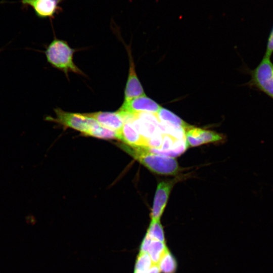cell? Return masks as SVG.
I'll return each mask as SVG.
<instances>
[{
  "instance_id": "2",
  "label": "cell",
  "mask_w": 273,
  "mask_h": 273,
  "mask_svg": "<svg viewBox=\"0 0 273 273\" xmlns=\"http://www.w3.org/2000/svg\"><path fill=\"white\" fill-rule=\"evenodd\" d=\"M74 52L66 41L55 38L47 48L45 54L48 63L63 71L67 77L69 72L84 75L74 63Z\"/></svg>"
},
{
  "instance_id": "11",
  "label": "cell",
  "mask_w": 273,
  "mask_h": 273,
  "mask_svg": "<svg viewBox=\"0 0 273 273\" xmlns=\"http://www.w3.org/2000/svg\"><path fill=\"white\" fill-rule=\"evenodd\" d=\"M119 140L131 147H146V139L138 133L129 121L124 122L122 128L119 131Z\"/></svg>"
},
{
  "instance_id": "21",
  "label": "cell",
  "mask_w": 273,
  "mask_h": 273,
  "mask_svg": "<svg viewBox=\"0 0 273 273\" xmlns=\"http://www.w3.org/2000/svg\"><path fill=\"white\" fill-rule=\"evenodd\" d=\"M134 273H136V272H134Z\"/></svg>"
},
{
  "instance_id": "13",
  "label": "cell",
  "mask_w": 273,
  "mask_h": 273,
  "mask_svg": "<svg viewBox=\"0 0 273 273\" xmlns=\"http://www.w3.org/2000/svg\"><path fill=\"white\" fill-rule=\"evenodd\" d=\"M161 273H175L177 263L168 249L166 250L157 264Z\"/></svg>"
},
{
  "instance_id": "4",
  "label": "cell",
  "mask_w": 273,
  "mask_h": 273,
  "mask_svg": "<svg viewBox=\"0 0 273 273\" xmlns=\"http://www.w3.org/2000/svg\"><path fill=\"white\" fill-rule=\"evenodd\" d=\"M55 117L47 116L45 120L54 122L78 130L85 135L93 127L98 123L94 119L87 117L84 113H74L64 111L60 108L54 109Z\"/></svg>"
},
{
  "instance_id": "3",
  "label": "cell",
  "mask_w": 273,
  "mask_h": 273,
  "mask_svg": "<svg viewBox=\"0 0 273 273\" xmlns=\"http://www.w3.org/2000/svg\"><path fill=\"white\" fill-rule=\"evenodd\" d=\"M250 75L247 84L273 100V63L270 59L264 56L257 67L250 71Z\"/></svg>"
},
{
  "instance_id": "8",
  "label": "cell",
  "mask_w": 273,
  "mask_h": 273,
  "mask_svg": "<svg viewBox=\"0 0 273 273\" xmlns=\"http://www.w3.org/2000/svg\"><path fill=\"white\" fill-rule=\"evenodd\" d=\"M173 185V181L168 180L162 181L157 185L150 213L151 220H160Z\"/></svg>"
},
{
  "instance_id": "19",
  "label": "cell",
  "mask_w": 273,
  "mask_h": 273,
  "mask_svg": "<svg viewBox=\"0 0 273 273\" xmlns=\"http://www.w3.org/2000/svg\"><path fill=\"white\" fill-rule=\"evenodd\" d=\"M152 240V239L147 234H146L140 246V253H147Z\"/></svg>"
},
{
  "instance_id": "5",
  "label": "cell",
  "mask_w": 273,
  "mask_h": 273,
  "mask_svg": "<svg viewBox=\"0 0 273 273\" xmlns=\"http://www.w3.org/2000/svg\"><path fill=\"white\" fill-rule=\"evenodd\" d=\"M161 107L156 102L144 96L124 101L118 111L122 116H134L141 113L156 115Z\"/></svg>"
},
{
  "instance_id": "18",
  "label": "cell",
  "mask_w": 273,
  "mask_h": 273,
  "mask_svg": "<svg viewBox=\"0 0 273 273\" xmlns=\"http://www.w3.org/2000/svg\"><path fill=\"white\" fill-rule=\"evenodd\" d=\"M273 54V26L269 34L264 57L270 58Z\"/></svg>"
},
{
  "instance_id": "9",
  "label": "cell",
  "mask_w": 273,
  "mask_h": 273,
  "mask_svg": "<svg viewBox=\"0 0 273 273\" xmlns=\"http://www.w3.org/2000/svg\"><path fill=\"white\" fill-rule=\"evenodd\" d=\"M129 60V74L124 90V101L132 98L146 96L142 85L136 75L134 64L130 48L127 47Z\"/></svg>"
},
{
  "instance_id": "16",
  "label": "cell",
  "mask_w": 273,
  "mask_h": 273,
  "mask_svg": "<svg viewBox=\"0 0 273 273\" xmlns=\"http://www.w3.org/2000/svg\"><path fill=\"white\" fill-rule=\"evenodd\" d=\"M146 234L152 240L165 243L164 232L160 220H151Z\"/></svg>"
},
{
  "instance_id": "20",
  "label": "cell",
  "mask_w": 273,
  "mask_h": 273,
  "mask_svg": "<svg viewBox=\"0 0 273 273\" xmlns=\"http://www.w3.org/2000/svg\"><path fill=\"white\" fill-rule=\"evenodd\" d=\"M145 273H161V272L158 265L154 264Z\"/></svg>"
},
{
  "instance_id": "15",
  "label": "cell",
  "mask_w": 273,
  "mask_h": 273,
  "mask_svg": "<svg viewBox=\"0 0 273 273\" xmlns=\"http://www.w3.org/2000/svg\"><path fill=\"white\" fill-rule=\"evenodd\" d=\"M85 135L106 140H119V132L108 129L100 125L99 123L93 127Z\"/></svg>"
},
{
  "instance_id": "6",
  "label": "cell",
  "mask_w": 273,
  "mask_h": 273,
  "mask_svg": "<svg viewBox=\"0 0 273 273\" xmlns=\"http://www.w3.org/2000/svg\"><path fill=\"white\" fill-rule=\"evenodd\" d=\"M65 0H21L24 7H30L41 19H53L62 12L60 4Z\"/></svg>"
},
{
  "instance_id": "12",
  "label": "cell",
  "mask_w": 273,
  "mask_h": 273,
  "mask_svg": "<svg viewBox=\"0 0 273 273\" xmlns=\"http://www.w3.org/2000/svg\"><path fill=\"white\" fill-rule=\"evenodd\" d=\"M155 115L160 122L174 127L186 129L190 126L175 114L162 107Z\"/></svg>"
},
{
  "instance_id": "14",
  "label": "cell",
  "mask_w": 273,
  "mask_h": 273,
  "mask_svg": "<svg viewBox=\"0 0 273 273\" xmlns=\"http://www.w3.org/2000/svg\"><path fill=\"white\" fill-rule=\"evenodd\" d=\"M168 249L165 243L152 240L147 253L149 255L153 264H157Z\"/></svg>"
},
{
  "instance_id": "1",
  "label": "cell",
  "mask_w": 273,
  "mask_h": 273,
  "mask_svg": "<svg viewBox=\"0 0 273 273\" xmlns=\"http://www.w3.org/2000/svg\"><path fill=\"white\" fill-rule=\"evenodd\" d=\"M134 159L151 171L163 175H175L179 170L177 160L173 157L150 152L144 147H131L125 144L120 146Z\"/></svg>"
},
{
  "instance_id": "7",
  "label": "cell",
  "mask_w": 273,
  "mask_h": 273,
  "mask_svg": "<svg viewBox=\"0 0 273 273\" xmlns=\"http://www.w3.org/2000/svg\"><path fill=\"white\" fill-rule=\"evenodd\" d=\"M185 138L188 147L221 141L223 135L211 130L190 125L185 130Z\"/></svg>"
},
{
  "instance_id": "10",
  "label": "cell",
  "mask_w": 273,
  "mask_h": 273,
  "mask_svg": "<svg viewBox=\"0 0 273 273\" xmlns=\"http://www.w3.org/2000/svg\"><path fill=\"white\" fill-rule=\"evenodd\" d=\"M84 114L96 120L100 125L117 132L121 130L124 123L123 118L118 111H100Z\"/></svg>"
},
{
  "instance_id": "17",
  "label": "cell",
  "mask_w": 273,
  "mask_h": 273,
  "mask_svg": "<svg viewBox=\"0 0 273 273\" xmlns=\"http://www.w3.org/2000/svg\"><path fill=\"white\" fill-rule=\"evenodd\" d=\"M153 264L148 253L139 252L136 258L134 272L145 273Z\"/></svg>"
}]
</instances>
